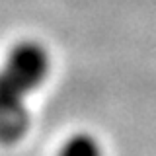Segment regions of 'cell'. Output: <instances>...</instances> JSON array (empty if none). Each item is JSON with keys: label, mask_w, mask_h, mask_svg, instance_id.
<instances>
[{"label": "cell", "mask_w": 156, "mask_h": 156, "mask_svg": "<svg viewBox=\"0 0 156 156\" xmlns=\"http://www.w3.org/2000/svg\"><path fill=\"white\" fill-rule=\"evenodd\" d=\"M51 72L49 49L35 39H22L6 53L0 66V86L20 96H29L45 84Z\"/></svg>", "instance_id": "cell-1"}, {"label": "cell", "mask_w": 156, "mask_h": 156, "mask_svg": "<svg viewBox=\"0 0 156 156\" xmlns=\"http://www.w3.org/2000/svg\"><path fill=\"white\" fill-rule=\"evenodd\" d=\"M27 98L0 88V144H14L29 131Z\"/></svg>", "instance_id": "cell-2"}, {"label": "cell", "mask_w": 156, "mask_h": 156, "mask_svg": "<svg viewBox=\"0 0 156 156\" xmlns=\"http://www.w3.org/2000/svg\"><path fill=\"white\" fill-rule=\"evenodd\" d=\"M57 156H105V150L96 135L76 131L62 140Z\"/></svg>", "instance_id": "cell-3"}]
</instances>
